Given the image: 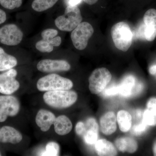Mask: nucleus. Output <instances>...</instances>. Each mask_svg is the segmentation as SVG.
Here are the masks:
<instances>
[{"label": "nucleus", "mask_w": 156, "mask_h": 156, "mask_svg": "<svg viewBox=\"0 0 156 156\" xmlns=\"http://www.w3.org/2000/svg\"><path fill=\"white\" fill-rule=\"evenodd\" d=\"M95 149L98 156H116V148L112 143L106 139H101L97 140L95 143Z\"/></svg>", "instance_id": "a211bd4d"}, {"label": "nucleus", "mask_w": 156, "mask_h": 156, "mask_svg": "<svg viewBox=\"0 0 156 156\" xmlns=\"http://www.w3.org/2000/svg\"><path fill=\"white\" fill-rule=\"evenodd\" d=\"M115 145L120 151L122 152H127L130 154L135 152L138 147L136 140L130 137L118 138L115 141Z\"/></svg>", "instance_id": "412c9836"}, {"label": "nucleus", "mask_w": 156, "mask_h": 156, "mask_svg": "<svg viewBox=\"0 0 156 156\" xmlns=\"http://www.w3.org/2000/svg\"><path fill=\"white\" fill-rule=\"evenodd\" d=\"M111 73L105 68H100L92 72L89 79V89L93 94L103 92L111 80Z\"/></svg>", "instance_id": "39448f33"}, {"label": "nucleus", "mask_w": 156, "mask_h": 156, "mask_svg": "<svg viewBox=\"0 0 156 156\" xmlns=\"http://www.w3.org/2000/svg\"><path fill=\"white\" fill-rule=\"evenodd\" d=\"M58 31L53 29H47L42 31V40L36 44L37 50L42 53H50L53 51L54 47L60 46L62 39L59 36H56Z\"/></svg>", "instance_id": "0eeeda50"}, {"label": "nucleus", "mask_w": 156, "mask_h": 156, "mask_svg": "<svg viewBox=\"0 0 156 156\" xmlns=\"http://www.w3.org/2000/svg\"><path fill=\"white\" fill-rule=\"evenodd\" d=\"M94 31V29L89 23H80L71 34V38L75 48L78 50H84Z\"/></svg>", "instance_id": "423d86ee"}, {"label": "nucleus", "mask_w": 156, "mask_h": 156, "mask_svg": "<svg viewBox=\"0 0 156 156\" xmlns=\"http://www.w3.org/2000/svg\"><path fill=\"white\" fill-rule=\"evenodd\" d=\"M117 120L120 130L122 132H127L131 127L132 118L131 114L125 110H121L117 114Z\"/></svg>", "instance_id": "5701e85b"}, {"label": "nucleus", "mask_w": 156, "mask_h": 156, "mask_svg": "<svg viewBox=\"0 0 156 156\" xmlns=\"http://www.w3.org/2000/svg\"><path fill=\"white\" fill-rule=\"evenodd\" d=\"M22 4V0H0V5L9 10L19 8Z\"/></svg>", "instance_id": "a878e982"}, {"label": "nucleus", "mask_w": 156, "mask_h": 156, "mask_svg": "<svg viewBox=\"0 0 156 156\" xmlns=\"http://www.w3.org/2000/svg\"><path fill=\"white\" fill-rule=\"evenodd\" d=\"M22 31L14 24H7L0 28V42L8 46L20 44L23 37Z\"/></svg>", "instance_id": "1a4fd4ad"}, {"label": "nucleus", "mask_w": 156, "mask_h": 156, "mask_svg": "<svg viewBox=\"0 0 156 156\" xmlns=\"http://www.w3.org/2000/svg\"><path fill=\"white\" fill-rule=\"evenodd\" d=\"M59 146L57 143L51 141L46 146V150L41 154L42 156H56L59 155Z\"/></svg>", "instance_id": "393cba45"}, {"label": "nucleus", "mask_w": 156, "mask_h": 156, "mask_svg": "<svg viewBox=\"0 0 156 156\" xmlns=\"http://www.w3.org/2000/svg\"><path fill=\"white\" fill-rule=\"evenodd\" d=\"M98 125L96 120L89 118L84 122L83 129L80 136L87 144H95L98 138Z\"/></svg>", "instance_id": "f8f14e48"}, {"label": "nucleus", "mask_w": 156, "mask_h": 156, "mask_svg": "<svg viewBox=\"0 0 156 156\" xmlns=\"http://www.w3.org/2000/svg\"><path fill=\"white\" fill-rule=\"evenodd\" d=\"M117 118L115 113L108 112L104 114L100 120V129L105 135H110L117 129Z\"/></svg>", "instance_id": "f3484780"}, {"label": "nucleus", "mask_w": 156, "mask_h": 156, "mask_svg": "<svg viewBox=\"0 0 156 156\" xmlns=\"http://www.w3.org/2000/svg\"><path fill=\"white\" fill-rule=\"evenodd\" d=\"M118 86L119 94L124 97H129L138 93V83H136V79L133 76H126Z\"/></svg>", "instance_id": "4468645a"}, {"label": "nucleus", "mask_w": 156, "mask_h": 156, "mask_svg": "<svg viewBox=\"0 0 156 156\" xmlns=\"http://www.w3.org/2000/svg\"><path fill=\"white\" fill-rule=\"evenodd\" d=\"M119 94V89L118 85H112L108 87L103 91L102 95L104 97H108L114 96Z\"/></svg>", "instance_id": "bb28decb"}, {"label": "nucleus", "mask_w": 156, "mask_h": 156, "mask_svg": "<svg viewBox=\"0 0 156 156\" xmlns=\"http://www.w3.org/2000/svg\"><path fill=\"white\" fill-rule=\"evenodd\" d=\"M83 20L80 9L77 6H67L64 14L55 20L56 27L63 31H73Z\"/></svg>", "instance_id": "20e7f679"}, {"label": "nucleus", "mask_w": 156, "mask_h": 156, "mask_svg": "<svg viewBox=\"0 0 156 156\" xmlns=\"http://www.w3.org/2000/svg\"><path fill=\"white\" fill-rule=\"evenodd\" d=\"M73 86L72 81L56 74H50L40 78L37 83L38 90L41 92L70 90Z\"/></svg>", "instance_id": "7ed1b4c3"}, {"label": "nucleus", "mask_w": 156, "mask_h": 156, "mask_svg": "<svg viewBox=\"0 0 156 156\" xmlns=\"http://www.w3.org/2000/svg\"><path fill=\"white\" fill-rule=\"evenodd\" d=\"M53 125L54 130L56 134L61 136L69 134L72 130L73 125L71 121L64 115L56 118Z\"/></svg>", "instance_id": "6ab92c4d"}, {"label": "nucleus", "mask_w": 156, "mask_h": 156, "mask_svg": "<svg viewBox=\"0 0 156 156\" xmlns=\"http://www.w3.org/2000/svg\"><path fill=\"white\" fill-rule=\"evenodd\" d=\"M22 134L11 126H5L0 128V142L16 144L22 140Z\"/></svg>", "instance_id": "dca6fc26"}, {"label": "nucleus", "mask_w": 156, "mask_h": 156, "mask_svg": "<svg viewBox=\"0 0 156 156\" xmlns=\"http://www.w3.org/2000/svg\"><path fill=\"white\" fill-rule=\"evenodd\" d=\"M56 117L52 112L45 109H41L38 112L36 116L35 121L37 126L44 132L50 130L53 125Z\"/></svg>", "instance_id": "2eb2a0df"}, {"label": "nucleus", "mask_w": 156, "mask_h": 156, "mask_svg": "<svg viewBox=\"0 0 156 156\" xmlns=\"http://www.w3.org/2000/svg\"><path fill=\"white\" fill-rule=\"evenodd\" d=\"M37 67L39 71L51 73L68 71L70 69L71 66L66 60L45 59L39 62Z\"/></svg>", "instance_id": "9b49d317"}, {"label": "nucleus", "mask_w": 156, "mask_h": 156, "mask_svg": "<svg viewBox=\"0 0 156 156\" xmlns=\"http://www.w3.org/2000/svg\"><path fill=\"white\" fill-rule=\"evenodd\" d=\"M17 58L5 52L0 47V71L8 70L17 65Z\"/></svg>", "instance_id": "4be33fe9"}, {"label": "nucleus", "mask_w": 156, "mask_h": 156, "mask_svg": "<svg viewBox=\"0 0 156 156\" xmlns=\"http://www.w3.org/2000/svg\"><path fill=\"white\" fill-rule=\"evenodd\" d=\"M111 34L117 49L123 52L129 50L132 44L133 35L128 24L124 22L116 23L112 27Z\"/></svg>", "instance_id": "f03ea898"}, {"label": "nucleus", "mask_w": 156, "mask_h": 156, "mask_svg": "<svg viewBox=\"0 0 156 156\" xmlns=\"http://www.w3.org/2000/svg\"></svg>", "instance_id": "c9c22d12"}, {"label": "nucleus", "mask_w": 156, "mask_h": 156, "mask_svg": "<svg viewBox=\"0 0 156 156\" xmlns=\"http://www.w3.org/2000/svg\"><path fill=\"white\" fill-rule=\"evenodd\" d=\"M78 95L75 91L58 90L45 92L43 99L46 104L56 109L67 108L73 105L77 100Z\"/></svg>", "instance_id": "f257e3e1"}, {"label": "nucleus", "mask_w": 156, "mask_h": 156, "mask_svg": "<svg viewBox=\"0 0 156 156\" xmlns=\"http://www.w3.org/2000/svg\"><path fill=\"white\" fill-rule=\"evenodd\" d=\"M20 106L17 98L11 95L0 96V122H5L8 117H14L18 114Z\"/></svg>", "instance_id": "6e6552de"}, {"label": "nucleus", "mask_w": 156, "mask_h": 156, "mask_svg": "<svg viewBox=\"0 0 156 156\" xmlns=\"http://www.w3.org/2000/svg\"><path fill=\"white\" fill-rule=\"evenodd\" d=\"M7 19V16L5 12L0 9V24L4 23Z\"/></svg>", "instance_id": "7c9ffc66"}, {"label": "nucleus", "mask_w": 156, "mask_h": 156, "mask_svg": "<svg viewBox=\"0 0 156 156\" xmlns=\"http://www.w3.org/2000/svg\"><path fill=\"white\" fill-rule=\"evenodd\" d=\"M153 150L154 155L156 156V140L154 142L153 147Z\"/></svg>", "instance_id": "72a5a7b5"}, {"label": "nucleus", "mask_w": 156, "mask_h": 156, "mask_svg": "<svg viewBox=\"0 0 156 156\" xmlns=\"http://www.w3.org/2000/svg\"><path fill=\"white\" fill-rule=\"evenodd\" d=\"M142 121L148 126H156V98H152L148 101L143 115Z\"/></svg>", "instance_id": "aec40b11"}, {"label": "nucleus", "mask_w": 156, "mask_h": 156, "mask_svg": "<svg viewBox=\"0 0 156 156\" xmlns=\"http://www.w3.org/2000/svg\"><path fill=\"white\" fill-rule=\"evenodd\" d=\"M58 0H34L31 6L37 12L46 11L53 7Z\"/></svg>", "instance_id": "b1692460"}, {"label": "nucleus", "mask_w": 156, "mask_h": 156, "mask_svg": "<svg viewBox=\"0 0 156 156\" xmlns=\"http://www.w3.org/2000/svg\"><path fill=\"white\" fill-rule=\"evenodd\" d=\"M149 71L152 75H156V62L150 66L149 69Z\"/></svg>", "instance_id": "2f4dec72"}, {"label": "nucleus", "mask_w": 156, "mask_h": 156, "mask_svg": "<svg viewBox=\"0 0 156 156\" xmlns=\"http://www.w3.org/2000/svg\"><path fill=\"white\" fill-rule=\"evenodd\" d=\"M0 156H1V153H0Z\"/></svg>", "instance_id": "f704fd0d"}, {"label": "nucleus", "mask_w": 156, "mask_h": 156, "mask_svg": "<svg viewBox=\"0 0 156 156\" xmlns=\"http://www.w3.org/2000/svg\"><path fill=\"white\" fill-rule=\"evenodd\" d=\"M83 0H66L67 6H77Z\"/></svg>", "instance_id": "c756f323"}, {"label": "nucleus", "mask_w": 156, "mask_h": 156, "mask_svg": "<svg viewBox=\"0 0 156 156\" xmlns=\"http://www.w3.org/2000/svg\"><path fill=\"white\" fill-rule=\"evenodd\" d=\"M85 3L89 5H93L95 4L98 0H83Z\"/></svg>", "instance_id": "473e14b6"}, {"label": "nucleus", "mask_w": 156, "mask_h": 156, "mask_svg": "<svg viewBox=\"0 0 156 156\" xmlns=\"http://www.w3.org/2000/svg\"><path fill=\"white\" fill-rule=\"evenodd\" d=\"M147 126V125L142 121L139 124L134 126L132 129V131L134 134L140 135L146 130Z\"/></svg>", "instance_id": "cd10ccee"}, {"label": "nucleus", "mask_w": 156, "mask_h": 156, "mask_svg": "<svg viewBox=\"0 0 156 156\" xmlns=\"http://www.w3.org/2000/svg\"><path fill=\"white\" fill-rule=\"evenodd\" d=\"M136 36L141 39H145V26L144 23H141L137 27Z\"/></svg>", "instance_id": "c85d7f7f"}, {"label": "nucleus", "mask_w": 156, "mask_h": 156, "mask_svg": "<svg viewBox=\"0 0 156 156\" xmlns=\"http://www.w3.org/2000/svg\"><path fill=\"white\" fill-rule=\"evenodd\" d=\"M145 26V39L152 41L156 37V10L150 9L146 12L144 16Z\"/></svg>", "instance_id": "ddd939ff"}, {"label": "nucleus", "mask_w": 156, "mask_h": 156, "mask_svg": "<svg viewBox=\"0 0 156 156\" xmlns=\"http://www.w3.org/2000/svg\"><path fill=\"white\" fill-rule=\"evenodd\" d=\"M17 75V70L13 68L0 74V93L10 95L19 89L20 83L16 79Z\"/></svg>", "instance_id": "9d476101"}]
</instances>
